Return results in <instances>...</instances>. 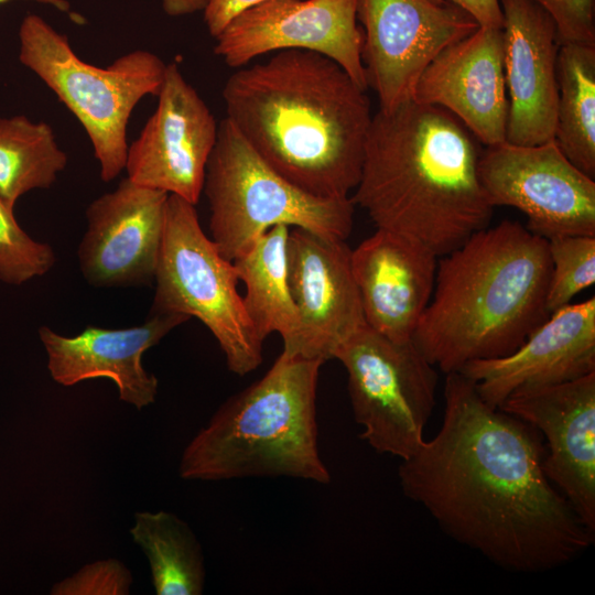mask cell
<instances>
[{
	"label": "cell",
	"mask_w": 595,
	"mask_h": 595,
	"mask_svg": "<svg viewBox=\"0 0 595 595\" xmlns=\"http://www.w3.org/2000/svg\"><path fill=\"white\" fill-rule=\"evenodd\" d=\"M444 401L437 433L399 465L403 495L508 571L554 570L589 549L594 533L543 470L541 433L484 401L462 372L446 374Z\"/></svg>",
	"instance_id": "1"
},
{
	"label": "cell",
	"mask_w": 595,
	"mask_h": 595,
	"mask_svg": "<svg viewBox=\"0 0 595 595\" xmlns=\"http://www.w3.org/2000/svg\"><path fill=\"white\" fill-rule=\"evenodd\" d=\"M221 95L226 118L275 172L312 195L350 197L372 115L366 89L335 61L279 51L237 68Z\"/></svg>",
	"instance_id": "2"
},
{
	"label": "cell",
	"mask_w": 595,
	"mask_h": 595,
	"mask_svg": "<svg viewBox=\"0 0 595 595\" xmlns=\"http://www.w3.org/2000/svg\"><path fill=\"white\" fill-rule=\"evenodd\" d=\"M480 155L472 132L441 107L409 99L379 109L351 199L377 228L444 256L493 217L478 173Z\"/></svg>",
	"instance_id": "3"
},
{
	"label": "cell",
	"mask_w": 595,
	"mask_h": 595,
	"mask_svg": "<svg viewBox=\"0 0 595 595\" xmlns=\"http://www.w3.org/2000/svg\"><path fill=\"white\" fill-rule=\"evenodd\" d=\"M439 258L412 342L445 375L512 353L549 316L548 240L521 224L488 226Z\"/></svg>",
	"instance_id": "4"
},
{
	"label": "cell",
	"mask_w": 595,
	"mask_h": 595,
	"mask_svg": "<svg viewBox=\"0 0 595 595\" xmlns=\"http://www.w3.org/2000/svg\"><path fill=\"white\" fill-rule=\"evenodd\" d=\"M323 364L282 351L262 378L221 404L190 441L180 476L207 482L284 476L328 484L316 420Z\"/></svg>",
	"instance_id": "5"
},
{
	"label": "cell",
	"mask_w": 595,
	"mask_h": 595,
	"mask_svg": "<svg viewBox=\"0 0 595 595\" xmlns=\"http://www.w3.org/2000/svg\"><path fill=\"white\" fill-rule=\"evenodd\" d=\"M18 57L79 121L101 180H115L125 170L131 113L143 97L158 96L166 64L147 50L126 53L107 67L89 64L66 35L34 13L21 21Z\"/></svg>",
	"instance_id": "6"
},
{
	"label": "cell",
	"mask_w": 595,
	"mask_h": 595,
	"mask_svg": "<svg viewBox=\"0 0 595 595\" xmlns=\"http://www.w3.org/2000/svg\"><path fill=\"white\" fill-rule=\"evenodd\" d=\"M203 192L210 238L230 261L279 225L342 240L353 229L351 197L324 198L301 190L269 166L227 118L218 123Z\"/></svg>",
	"instance_id": "7"
},
{
	"label": "cell",
	"mask_w": 595,
	"mask_h": 595,
	"mask_svg": "<svg viewBox=\"0 0 595 595\" xmlns=\"http://www.w3.org/2000/svg\"><path fill=\"white\" fill-rule=\"evenodd\" d=\"M151 312L199 320L214 335L230 371L244 376L263 359L264 340L238 292L239 278L201 227L195 205L170 194L154 274Z\"/></svg>",
	"instance_id": "8"
},
{
	"label": "cell",
	"mask_w": 595,
	"mask_h": 595,
	"mask_svg": "<svg viewBox=\"0 0 595 595\" xmlns=\"http://www.w3.org/2000/svg\"><path fill=\"white\" fill-rule=\"evenodd\" d=\"M360 437L380 454L407 459L424 443L437 372L412 340L398 343L366 324L336 351Z\"/></svg>",
	"instance_id": "9"
},
{
	"label": "cell",
	"mask_w": 595,
	"mask_h": 595,
	"mask_svg": "<svg viewBox=\"0 0 595 595\" xmlns=\"http://www.w3.org/2000/svg\"><path fill=\"white\" fill-rule=\"evenodd\" d=\"M478 173L489 203L521 210L530 231L545 239L595 236V181L563 154L554 139L537 145L507 141L488 145Z\"/></svg>",
	"instance_id": "10"
},
{
	"label": "cell",
	"mask_w": 595,
	"mask_h": 595,
	"mask_svg": "<svg viewBox=\"0 0 595 595\" xmlns=\"http://www.w3.org/2000/svg\"><path fill=\"white\" fill-rule=\"evenodd\" d=\"M357 20L367 86L382 110L412 99L426 66L479 28L457 6L432 0H358Z\"/></svg>",
	"instance_id": "11"
},
{
	"label": "cell",
	"mask_w": 595,
	"mask_h": 595,
	"mask_svg": "<svg viewBox=\"0 0 595 595\" xmlns=\"http://www.w3.org/2000/svg\"><path fill=\"white\" fill-rule=\"evenodd\" d=\"M358 0H266L234 18L215 37L214 53L229 67L284 50L329 57L367 90Z\"/></svg>",
	"instance_id": "12"
},
{
	"label": "cell",
	"mask_w": 595,
	"mask_h": 595,
	"mask_svg": "<svg viewBox=\"0 0 595 595\" xmlns=\"http://www.w3.org/2000/svg\"><path fill=\"white\" fill-rule=\"evenodd\" d=\"M218 123L176 63L166 64L158 106L128 145L127 177L196 205Z\"/></svg>",
	"instance_id": "13"
},
{
	"label": "cell",
	"mask_w": 595,
	"mask_h": 595,
	"mask_svg": "<svg viewBox=\"0 0 595 595\" xmlns=\"http://www.w3.org/2000/svg\"><path fill=\"white\" fill-rule=\"evenodd\" d=\"M547 440L543 470L595 532V372L553 385L521 388L498 407Z\"/></svg>",
	"instance_id": "14"
},
{
	"label": "cell",
	"mask_w": 595,
	"mask_h": 595,
	"mask_svg": "<svg viewBox=\"0 0 595 595\" xmlns=\"http://www.w3.org/2000/svg\"><path fill=\"white\" fill-rule=\"evenodd\" d=\"M350 251L345 240L290 229L289 283L299 329L283 353L325 363L366 324Z\"/></svg>",
	"instance_id": "15"
},
{
	"label": "cell",
	"mask_w": 595,
	"mask_h": 595,
	"mask_svg": "<svg viewBox=\"0 0 595 595\" xmlns=\"http://www.w3.org/2000/svg\"><path fill=\"white\" fill-rule=\"evenodd\" d=\"M169 195L126 177L89 204L78 247L80 271L89 284L133 286L154 280Z\"/></svg>",
	"instance_id": "16"
},
{
	"label": "cell",
	"mask_w": 595,
	"mask_h": 595,
	"mask_svg": "<svg viewBox=\"0 0 595 595\" xmlns=\"http://www.w3.org/2000/svg\"><path fill=\"white\" fill-rule=\"evenodd\" d=\"M504 15L506 141L537 145L554 139L560 43L551 15L533 0H499Z\"/></svg>",
	"instance_id": "17"
},
{
	"label": "cell",
	"mask_w": 595,
	"mask_h": 595,
	"mask_svg": "<svg viewBox=\"0 0 595 595\" xmlns=\"http://www.w3.org/2000/svg\"><path fill=\"white\" fill-rule=\"evenodd\" d=\"M491 407L518 389L560 383L595 372V299L550 313L512 353L474 360L459 371Z\"/></svg>",
	"instance_id": "18"
},
{
	"label": "cell",
	"mask_w": 595,
	"mask_h": 595,
	"mask_svg": "<svg viewBox=\"0 0 595 595\" xmlns=\"http://www.w3.org/2000/svg\"><path fill=\"white\" fill-rule=\"evenodd\" d=\"M412 99L447 110L486 147L506 141L502 29L479 26L444 48L421 74Z\"/></svg>",
	"instance_id": "19"
},
{
	"label": "cell",
	"mask_w": 595,
	"mask_h": 595,
	"mask_svg": "<svg viewBox=\"0 0 595 595\" xmlns=\"http://www.w3.org/2000/svg\"><path fill=\"white\" fill-rule=\"evenodd\" d=\"M437 260L418 240L379 228L351 250L366 325L393 342L412 340L433 294Z\"/></svg>",
	"instance_id": "20"
},
{
	"label": "cell",
	"mask_w": 595,
	"mask_h": 595,
	"mask_svg": "<svg viewBox=\"0 0 595 595\" xmlns=\"http://www.w3.org/2000/svg\"><path fill=\"white\" fill-rule=\"evenodd\" d=\"M178 313L151 312L138 326L108 329L87 326L76 336H63L47 326L39 329L52 379L66 387L107 378L119 399L141 410L155 401L158 379L142 366V355L173 328L188 321Z\"/></svg>",
	"instance_id": "21"
},
{
	"label": "cell",
	"mask_w": 595,
	"mask_h": 595,
	"mask_svg": "<svg viewBox=\"0 0 595 595\" xmlns=\"http://www.w3.org/2000/svg\"><path fill=\"white\" fill-rule=\"evenodd\" d=\"M290 229L285 225L269 229L232 261L239 281L246 286L244 304L257 333L263 340L278 333L283 349L291 346L299 329V314L289 283Z\"/></svg>",
	"instance_id": "22"
},
{
	"label": "cell",
	"mask_w": 595,
	"mask_h": 595,
	"mask_svg": "<svg viewBox=\"0 0 595 595\" xmlns=\"http://www.w3.org/2000/svg\"><path fill=\"white\" fill-rule=\"evenodd\" d=\"M554 140L583 173L595 177V46L561 44L556 61Z\"/></svg>",
	"instance_id": "23"
},
{
	"label": "cell",
	"mask_w": 595,
	"mask_h": 595,
	"mask_svg": "<svg viewBox=\"0 0 595 595\" xmlns=\"http://www.w3.org/2000/svg\"><path fill=\"white\" fill-rule=\"evenodd\" d=\"M130 534L148 558L158 595H201L204 554L190 526L167 511H138Z\"/></svg>",
	"instance_id": "24"
},
{
	"label": "cell",
	"mask_w": 595,
	"mask_h": 595,
	"mask_svg": "<svg viewBox=\"0 0 595 595\" xmlns=\"http://www.w3.org/2000/svg\"><path fill=\"white\" fill-rule=\"evenodd\" d=\"M67 162L48 123L0 118V198L11 206L30 191L50 188Z\"/></svg>",
	"instance_id": "25"
},
{
	"label": "cell",
	"mask_w": 595,
	"mask_h": 595,
	"mask_svg": "<svg viewBox=\"0 0 595 595\" xmlns=\"http://www.w3.org/2000/svg\"><path fill=\"white\" fill-rule=\"evenodd\" d=\"M547 240L551 274L545 304L550 314L594 284L595 236L561 235Z\"/></svg>",
	"instance_id": "26"
},
{
	"label": "cell",
	"mask_w": 595,
	"mask_h": 595,
	"mask_svg": "<svg viewBox=\"0 0 595 595\" xmlns=\"http://www.w3.org/2000/svg\"><path fill=\"white\" fill-rule=\"evenodd\" d=\"M13 209L0 198V281L20 285L48 272L56 259L50 245L22 229Z\"/></svg>",
	"instance_id": "27"
},
{
	"label": "cell",
	"mask_w": 595,
	"mask_h": 595,
	"mask_svg": "<svg viewBox=\"0 0 595 595\" xmlns=\"http://www.w3.org/2000/svg\"><path fill=\"white\" fill-rule=\"evenodd\" d=\"M133 583L131 571L118 559L98 560L56 582L51 595H127Z\"/></svg>",
	"instance_id": "28"
},
{
	"label": "cell",
	"mask_w": 595,
	"mask_h": 595,
	"mask_svg": "<svg viewBox=\"0 0 595 595\" xmlns=\"http://www.w3.org/2000/svg\"><path fill=\"white\" fill-rule=\"evenodd\" d=\"M553 19L561 44L595 46V0H533Z\"/></svg>",
	"instance_id": "29"
},
{
	"label": "cell",
	"mask_w": 595,
	"mask_h": 595,
	"mask_svg": "<svg viewBox=\"0 0 595 595\" xmlns=\"http://www.w3.org/2000/svg\"><path fill=\"white\" fill-rule=\"evenodd\" d=\"M266 0H207L204 21L209 34L216 37L241 12Z\"/></svg>",
	"instance_id": "30"
},
{
	"label": "cell",
	"mask_w": 595,
	"mask_h": 595,
	"mask_svg": "<svg viewBox=\"0 0 595 595\" xmlns=\"http://www.w3.org/2000/svg\"><path fill=\"white\" fill-rule=\"evenodd\" d=\"M448 1L467 12L480 28L502 29L504 15L499 0H432Z\"/></svg>",
	"instance_id": "31"
},
{
	"label": "cell",
	"mask_w": 595,
	"mask_h": 595,
	"mask_svg": "<svg viewBox=\"0 0 595 595\" xmlns=\"http://www.w3.org/2000/svg\"><path fill=\"white\" fill-rule=\"evenodd\" d=\"M207 0H162L166 14L172 17L191 14L204 10Z\"/></svg>",
	"instance_id": "32"
},
{
	"label": "cell",
	"mask_w": 595,
	"mask_h": 595,
	"mask_svg": "<svg viewBox=\"0 0 595 595\" xmlns=\"http://www.w3.org/2000/svg\"><path fill=\"white\" fill-rule=\"evenodd\" d=\"M7 1L9 0H0V4ZM31 1H36L43 4L54 7L55 9L62 12H66V13L69 11V8H71L69 2L67 0H31Z\"/></svg>",
	"instance_id": "33"
}]
</instances>
